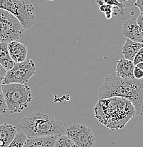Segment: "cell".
<instances>
[{
  "mask_svg": "<svg viewBox=\"0 0 143 147\" xmlns=\"http://www.w3.org/2000/svg\"><path fill=\"white\" fill-rule=\"evenodd\" d=\"M27 137L18 131L16 136L7 147H23Z\"/></svg>",
  "mask_w": 143,
  "mask_h": 147,
  "instance_id": "18",
  "label": "cell"
},
{
  "mask_svg": "<svg viewBox=\"0 0 143 147\" xmlns=\"http://www.w3.org/2000/svg\"><path fill=\"white\" fill-rule=\"evenodd\" d=\"M122 33L125 38L136 42L143 43V30L137 23L136 19H128L122 26Z\"/></svg>",
  "mask_w": 143,
  "mask_h": 147,
  "instance_id": "9",
  "label": "cell"
},
{
  "mask_svg": "<svg viewBox=\"0 0 143 147\" xmlns=\"http://www.w3.org/2000/svg\"><path fill=\"white\" fill-rule=\"evenodd\" d=\"M8 111L11 114L23 111L31 102V90L27 84H1Z\"/></svg>",
  "mask_w": 143,
  "mask_h": 147,
  "instance_id": "4",
  "label": "cell"
},
{
  "mask_svg": "<svg viewBox=\"0 0 143 147\" xmlns=\"http://www.w3.org/2000/svg\"><path fill=\"white\" fill-rule=\"evenodd\" d=\"M136 21L137 23H138V24L139 25V26L142 28V30H143V14H140L139 16H138V17L136 19Z\"/></svg>",
  "mask_w": 143,
  "mask_h": 147,
  "instance_id": "26",
  "label": "cell"
},
{
  "mask_svg": "<svg viewBox=\"0 0 143 147\" xmlns=\"http://www.w3.org/2000/svg\"><path fill=\"white\" fill-rule=\"evenodd\" d=\"M133 75L135 79H142L143 78V71L140 69H139L138 67H137L136 66H135V68H134Z\"/></svg>",
  "mask_w": 143,
  "mask_h": 147,
  "instance_id": "23",
  "label": "cell"
},
{
  "mask_svg": "<svg viewBox=\"0 0 143 147\" xmlns=\"http://www.w3.org/2000/svg\"><path fill=\"white\" fill-rule=\"evenodd\" d=\"M135 7H138L140 9L141 14H143V0H136Z\"/></svg>",
  "mask_w": 143,
  "mask_h": 147,
  "instance_id": "25",
  "label": "cell"
},
{
  "mask_svg": "<svg viewBox=\"0 0 143 147\" xmlns=\"http://www.w3.org/2000/svg\"><path fill=\"white\" fill-rule=\"evenodd\" d=\"M120 4L124 5L125 8H130L135 7V4L136 0H118Z\"/></svg>",
  "mask_w": 143,
  "mask_h": 147,
  "instance_id": "22",
  "label": "cell"
},
{
  "mask_svg": "<svg viewBox=\"0 0 143 147\" xmlns=\"http://www.w3.org/2000/svg\"><path fill=\"white\" fill-rule=\"evenodd\" d=\"M121 97L127 99L135 107L136 115H143V80L125 79L114 74L105 77L98 90V98Z\"/></svg>",
  "mask_w": 143,
  "mask_h": 147,
  "instance_id": "2",
  "label": "cell"
},
{
  "mask_svg": "<svg viewBox=\"0 0 143 147\" xmlns=\"http://www.w3.org/2000/svg\"><path fill=\"white\" fill-rule=\"evenodd\" d=\"M0 64L7 71L11 69L15 64L10 57L7 42H0Z\"/></svg>",
  "mask_w": 143,
  "mask_h": 147,
  "instance_id": "15",
  "label": "cell"
},
{
  "mask_svg": "<svg viewBox=\"0 0 143 147\" xmlns=\"http://www.w3.org/2000/svg\"><path fill=\"white\" fill-rule=\"evenodd\" d=\"M93 110L97 120L112 131L123 129L136 115L135 107L130 101L115 96L98 100Z\"/></svg>",
  "mask_w": 143,
  "mask_h": 147,
  "instance_id": "1",
  "label": "cell"
},
{
  "mask_svg": "<svg viewBox=\"0 0 143 147\" xmlns=\"http://www.w3.org/2000/svg\"><path fill=\"white\" fill-rule=\"evenodd\" d=\"M143 47V43L134 42L127 38L125 42L122 47V53L125 59L133 61L137 53Z\"/></svg>",
  "mask_w": 143,
  "mask_h": 147,
  "instance_id": "14",
  "label": "cell"
},
{
  "mask_svg": "<svg viewBox=\"0 0 143 147\" xmlns=\"http://www.w3.org/2000/svg\"><path fill=\"white\" fill-rule=\"evenodd\" d=\"M95 1L98 4L103 3V4L113 7L114 8L113 14L115 16L124 14V9L125 7L122 4H120L118 0H95Z\"/></svg>",
  "mask_w": 143,
  "mask_h": 147,
  "instance_id": "16",
  "label": "cell"
},
{
  "mask_svg": "<svg viewBox=\"0 0 143 147\" xmlns=\"http://www.w3.org/2000/svg\"><path fill=\"white\" fill-rule=\"evenodd\" d=\"M98 5H99L100 11L102 12V13H103L105 14V18L107 19L110 20L112 18V15L113 14L114 8L113 7H111V6L103 4V3L98 4Z\"/></svg>",
  "mask_w": 143,
  "mask_h": 147,
  "instance_id": "19",
  "label": "cell"
},
{
  "mask_svg": "<svg viewBox=\"0 0 143 147\" xmlns=\"http://www.w3.org/2000/svg\"><path fill=\"white\" fill-rule=\"evenodd\" d=\"M8 111L5 98H4V93H3L1 86L0 85V115H3Z\"/></svg>",
  "mask_w": 143,
  "mask_h": 147,
  "instance_id": "20",
  "label": "cell"
},
{
  "mask_svg": "<svg viewBox=\"0 0 143 147\" xmlns=\"http://www.w3.org/2000/svg\"><path fill=\"white\" fill-rule=\"evenodd\" d=\"M135 64L133 61L128 60L126 59H120L117 61L116 70L115 74L118 75L120 78L125 79H134L133 71L135 68Z\"/></svg>",
  "mask_w": 143,
  "mask_h": 147,
  "instance_id": "11",
  "label": "cell"
},
{
  "mask_svg": "<svg viewBox=\"0 0 143 147\" xmlns=\"http://www.w3.org/2000/svg\"><path fill=\"white\" fill-rule=\"evenodd\" d=\"M24 30L16 16L0 9V42L19 40L24 36Z\"/></svg>",
  "mask_w": 143,
  "mask_h": 147,
  "instance_id": "6",
  "label": "cell"
},
{
  "mask_svg": "<svg viewBox=\"0 0 143 147\" xmlns=\"http://www.w3.org/2000/svg\"><path fill=\"white\" fill-rule=\"evenodd\" d=\"M66 129L63 122L56 117L34 113L21 119L18 131L27 137H44L65 134Z\"/></svg>",
  "mask_w": 143,
  "mask_h": 147,
  "instance_id": "3",
  "label": "cell"
},
{
  "mask_svg": "<svg viewBox=\"0 0 143 147\" xmlns=\"http://www.w3.org/2000/svg\"><path fill=\"white\" fill-rule=\"evenodd\" d=\"M7 71V70H6L5 69L1 66V64H0V85L2 84V82L3 80H4V77H5Z\"/></svg>",
  "mask_w": 143,
  "mask_h": 147,
  "instance_id": "24",
  "label": "cell"
},
{
  "mask_svg": "<svg viewBox=\"0 0 143 147\" xmlns=\"http://www.w3.org/2000/svg\"><path fill=\"white\" fill-rule=\"evenodd\" d=\"M142 62H143V47L138 52V53H137V54L135 55V58H134L133 61V64H135V66L137 64Z\"/></svg>",
  "mask_w": 143,
  "mask_h": 147,
  "instance_id": "21",
  "label": "cell"
},
{
  "mask_svg": "<svg viewBox=\"0 0 143 147\" xmlns=\"http://www.w3.org/2000/svg\"><path fill=\"white\" fill-rule=\"evenodd\" d=\"M0 9L16 16L24 29L34 24L36 11L29 0H0Z\"/></svg>",
  "mask_w": 143,
  "mask_h": 147,
  "instance_id": "5",
  "label": "cell"
},
{
  "mask_svg": "<svg viewBox=\"0 0 143 147\" xmlns=\"http://www.w3.org/2000/svg\"><path fill=\"white\" fill-rule=\"evenodd\" d=\"M66 135L77 147H95V137L90 128L83 124L73 123L66 129Z\"/></svg>",
  "mask_w": 143,
  "mask_h": 147,
  "instance_id": "8",
  "label": "cell"
},
{
  "mask_svg": "<svg viewBox=\"0 0 143 147\" xmlns=\"http://www.w3.org/2000/svg\"><path fill=\"white\" fill-rule=\"evenodd\" d=\"M8 50L14 63H19L27 59L28 49L24 44L14 40L8 42Z\"/></svg>",
  "mask_w": 143,
  "mask_h": 147,
  "instance_id": "10",
  "label": "cell"
},
{
  "mask_svg": "<svg viewBox=\"0 0 143 147\" xmlns=\"http://www.w3.org/2000/svg\"><path fill=\"white\" fill-rule=\"evenodd\" d=\"M57 136L27 137L23 147H54Z\"/></svg>",
  "mask_w": 143,
  "mask_h": 147,
  "instance_id": "13",
  "label": "cell"
},
{
  "mask_svg": "<svg viewBox=\"0 0 143 147\" xmlns=\"http://www.w3.org/2000/svg\"><path fill=\"white\" fill-rule=\"evenodd\" d=\"M54 147H77L74 142L66 134L57 136Z\"/></svg>",
  "mask_w": 143,
  "mask_h": 147,
  "instance_id": "17",
  "label": "cell"
},
{
  "mask_svg": "<svg viewBox=\"0 0 143 147\" xmlns=\"http://www.w3.org/2000/svg\"><path fill=\"white\" fill-rule=\"evenodd\" d=\"M18 129L7 123L0 125V147H7L16 136Z\"/></svg>",
  "mask_w": 143,
  "mask_h": 147,
  "instance_id": "12",
  "label": "cell"
},
{
  "mask_svg": "<svg viewBox=\"0 0 143 147\" xmlns=\"http://www.w3.org/2000/svg\"><path fill=\"white\" fill-rule=\"evenodd\" d=\"M135 66H136L137 67H138V68H139V69H140L143 71V62H140V63L137 64Z\"/></svg>",
  "mask_w": 143,
  "mask_h": 147,
  "instance_id": "27",
  "label": "cell"
},
{
  "mask_svg": "<svg viewBox=\"0 0 143 147\" xmlns=\"http://www.w3.org/2000/svg\"><path fill=\"white\" fill-rule=\"evenodd\" d=\"M48 1H54V0H48Z\"/></svg>",
  "mask_w": 143,
  "mask_h": 147,
  "instance_id": "28",
  "label": "cell"
},
{
  "mask_svg": "<svg viewBox=\"0 0 143 147\" xmlns=\"http://www.w3.org/2000/svg\"><path fill=\"white\" fill-rule=\"evenodd\" d=\"M36 74V67L34 62L27 59L24 62L15 63L14 67L7 71L2 84H27L29 79Z\"/></svg>",
  "mask_w": 143,
  "mask_h": 147,
  "instance_id": "7",
  "label": "cell"
}]
</instances>
